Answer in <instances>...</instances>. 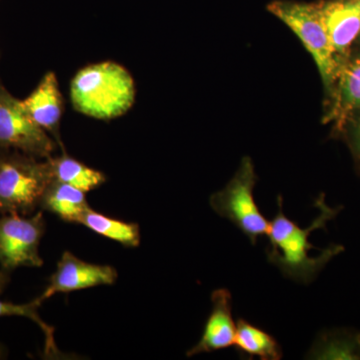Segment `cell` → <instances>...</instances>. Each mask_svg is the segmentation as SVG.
I'll return each mask as SVG.
<instances>
[{
    "mask_svg": "<svg viewBox=\"0 0 360 360\" xmlns=\"http://www.w3.org/2000/svg\"><path fill=\"white\" fill-rule=\"evenodd\" d=\"M356 45H359V46H360V37L359 40H357Z\"/></svg>",
    "mask_w": 360,
    "mask_h": 360,
    "instance_id": "obj_22",
    "label": "cell"
},
{
    "mask_svg": "<svg viewBox=\"0 0 360 360\" xmlns=\"http://www.w3.org/2000/svg\"><path fill=\"white\" fill-rule=\"evenodd\" d=\"M360 110V46L355 45L341 63L333 94L324 103L323 123L333 124V132L354 111Z\"/></svg>",
    "mask_w": 360,
    "mask_h": 360,
    "instance_id": "obj_10",
    "label": "cell"
},
{
    "mask_svg": "<svg viewBox=\"0 0 360 360\" xmlns=\"http://www.w3.org/2000/svg\"><path fill=\"white\" fill-rule=\"evenodd\" d=\"M212 309L205 322L202 336L198 345L186 352L187 357L226 349L234 345L236 322L232 317V296L226 288H219L212 295Z\"/></svg>",
    "mask_w": 360,
    "mask_h": 360,
    "instance_id": "obj_11",
    "label": "cell"
},
{
    "mask_svg": "<svg viewBox=\"0 0 360 360\" xmlns=\"http://www.w3.org/2000/svg\"><path fill=\"white\" fill-rule=\"evenodd\" d=\"M267 11L297 35L314 59L323 84L324 103L331 96L338 78L340 63L336 58L328 32L322 22L317 1L274 0Z\"/></svg>",
    "mask_w": 360,
    "mask_h": 360,
    "instance_id": "obj_4",
    "label": "cell"
},
{
    "mask_svg": "<svg viewBox=\"0 0 360 360\" xmlns=\"http://www.w3.org/2000/svg\"><path fill=\"white\" fill-rule=\"evenodd\" d=\"M42 302L39 298L26 303H13L0 300V317L20 316L30 319L39 326L45 338V354L53 355L58 352L53 338V328L42 321L39 309Z\"/></svg>",
    "mask_w": 360,
    "mask_h": 360,
    "instance_id": "obj_18",
    "label": "cell"
},
{
    "mask_svg": "<svg viewBox=\"0 0 360 360\" xmlns=\"http://www.w3.org/2000/svg\"><path fill=\"white\" fill-rule=\"evenodd\" d=\"M71 103L82 115L108 120L124 115L135 99L134 78L112 61L86 66L71 82Z\"/></svg>",
    "mask_w": 360,
    "mask_h": 360,
    "instance_id": "obj_2",
    "label": "cell"
},
{
    "mask_svg": "<svg viewBox=\"0 0 360 360\" xmlns=\"http://www.w3.org/2000/svg\"><path fill=\"white\" fill-rule=\"evenodd\" d=\"M51 167L52 179L77 187L84 193L96 189L105 182V175L87 167L75 158L63 155L47 158Z\"/></svg>",
    "mask_w": 360,
    "mask_h": 360,
    "instance_id": "obj_16",
    "label": "cell"
},
{
    "mask_svg": "<svg viewBox=\"0 0 360 360\" xmlns=\"http://www.w3.org/2000/svg\"><path fill=\"white\" fill-rule=\"evenodd\" d=\"M21 103L33 122L47 134L53 135L60 143L58 125L63 113V101L56 73H45L37 89Z\"/></svg>",
    "mask_w": 360,
    "mask_h": 360,
    "instance_id": "obj_12",
    "label": "cell"
},
{
    "mask_svg": "<svg viewBox=\"0 0 360 360\" xmlns=\"http://www.w3.org/2000/svg\"><path fill=\"white\" fill-rule=\"evenodd\" d=\"M317 4L322 22L341 65L360 37V0H317Z\"/></svg>",
    "mask_w": 360,
    "mask_h": 360,
    "instance_id": "obj_9",
    "label": "cell"
},
{
    "mask_svg": "<svg viewBox=\"0 0 360 360\" xmlns=\"http://www.w3.org/2000/svg\"><path fill=\"white\" fill-rule=\"evenodd\" d=\"M118 274L111 265L90 264L65 251L49 278V285L39 296L44 302L58 293H70L101 285H112Z\"/></svg>",
    "mask_w": 360,
    "mask_h": 360,
    "instance_id": "obj_8",
    "label": "cell"
},
{
    "mask_svg": "<svg viewBox=\"0 0 360 360\" xmlns=\"http://www.w3.org/2000/svg\"><path fill=\"white\" fill-rule=\"evenodd\" d=\"M257 181L252 160L245 156L231 181L210 198L214 212L236 225L253 245L266 236L270 224L255 202L253 191Z\"/></svg>",
    "mask_w": 360,
    "mask_h": 360,
    "instance_id": "obj_5",
    "label": "cell"
},
{
    "mask_svg": "<svg viewBox=\"0 0 360 360\" xmlns=\"http://www.w3.org/2000/svg\"><path fill=\"white\" fill-rule=\"evenodd\" d=\"M80 224L103 238L116 241L125 248H137L141 243V229L134 222L113 219L103 213L90 210Z\"/></svg>",
    "mask_w": 360,
    "mask_h": 360,
    "instance_id": "obj_17",
    "label": "cell"
},
{
    "mask_svg": "<svg viewBox=\"0 0 360 360\" xmlns=\"http://www.w3.org/2000/svg\"><path fill=\"white\" fill-rule=\"evenodd\" d=\"M51 180L49 160L0 150V214L37 212Z\"/></svg>",
    "mask_w": 360,
    "mask_h": 360,
    "instance_id": "obj_3",
    "label": "cell"
},
{
    "mask_svg": "<svg viewBox=\"0 0 360 360\" xmlns=\"http://www.w3.org/2000/svg\"><path fill=\"white\" fill-rule=\"evenodd\" d=\"M236 335L233 347L240 356L262 360H279L283 359V350L276 338L264 329L253 326L245 319H239L236 322Z\"/></svg>",
    "mask_w": 360,
    "mask_h": 360,
    "instance_id": "obj_14",
    "label": "cell"
},
{
    "mask_svg": "<svg viewBox=\"0 0 360 360\" xmlns=\"http://www.w3.org/2000/svg\"><path fill=\"white\" fill-rule=\"evenodd\" d=\"M54 149L53 139L33 122L21 101L0 84V150H16L47 160Z\"/></svg>",
    "mask_w": 360,
    "mask_h": 360,
    "instance_id": "obj_7",
    "label": "cell"
},
{
    "mask_svg": "<svg viewBox=\"0 0 360 360\" xmlns=\"http://www.w3.org/2000/svg\"><path fill=\"white\" fill-rule=\"evenodd\" d=\"M333 135L347 143L354 158L356 172L360 175V110L348 116L340 129L333 132Z\"/></svg>",
    "mask_w": 360,
    "mask_h": 360,
    "instance_id": "obj_19",
    "label": "cell"
},
{
    "mask_svg": "<svg viewBox=\"0 0 360 360\" xmlns=\"http://www.w3.org/2000/svg\"><path fill=\"white\" fill-rule=\"evenodd\" d=\"M11 274L0 269V295L6 290L7 285L11 283Z\"/></svg>",
    "mask_w": 360,
    "mask_h": 360,
    "instance_id": "obj_20",
    "label": "cell"
},
{
    "mask_svg": "<svg viewBox=\"0 0 360 360\" xmlns=\"http://www.w3.org/2000/svg\"><path fill=\"white\" fill-rule=\"evenodd\" d=\"M44 212L0 217V269L11 274L20 267H41L39 248L45 233Z\"/></svg>",
    "mask_w": 360,
    "mask_h": 360,
    "instance_id": "obj_6",
    "label": "cell"
},
{
    "mask_svg": "<svg viewBox=\"0 0 360 360\" xmlns=\"http://www.w3.org/2000/svg\"><path fill=\"white\" fill-rule=\"evenodd\" d=\"M283 198H277L278 210L270 222L267 238L269 245L266 252L270 264L276 265L283 276L298 283L309 284L319 276L326 264L345 251V246L330 245L321 251V255L310 257L309 251L315 248L309 241L310 233L316 229H326V224L335 219L343 210V206L330 207L326 202L323 193L315 200L314 206L319 208V214L307 229H302L295 221L284 214ZM317 250V248H315Z\"/></svg>",
    "mask_w": 360,
    "mask_h": 360,
    "instance_id": "obj_1",
    "label": "cell"
},
{
    "mask_svg": "<svg viewBox=\"0 0 360 360\" xmlns=\"http://www.w3.org/2000/svg\"><path fill=\"white\" fill-rule=\"evenodd\" d=\"M4 357H6V349L0 345V359H4Z\"/></svg>",
    "mask_w": 360,
    "mask_h": 360,
    "instance_id": "obj_21",
    "label": "cell"
},
{
    "mask_svg": "<svg viewBox=\"0 0 360 360\" xmlns=\"http://www.w3.org/2000/svg\"><path fill=\"white\" fill-rule=\"evenodd\" d=\"M307 355L312 359H360V333L349 329L326 331Z\"/></svg>",
    "mask_w": 360,
    "mask_h": 360,
    "instance_id": "obj_15",
    "label": "cell"
},
{
    "mask_svg": "<svg viewBox=\"0 0 360 360\" xmlns=\"http://www.w3.org/2000/svg\"><path fill=\"white\" fill-rule=\"evenodd\" d=\"M85 193L77 187L52 179L42 196L39 210L53 213L63 221L80 224L91 210Z\"/></svg>",
    "mask_w": 360,
    "mask_h": 360,
    "instance_id": "obj_13",
    "label": "cell"
}]
</instances>
